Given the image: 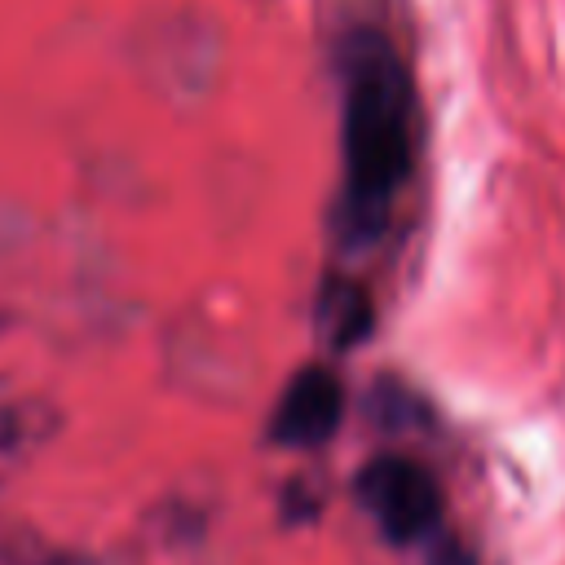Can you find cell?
Returning a JSON list of instances; mask_svg holds the SVG:
<instances>
[{"label": "cell", "mask_w": 565, "mask_h": 565, "mask_svg": "<svg viewBox=\"0 0 565 565\" xmlns=\"http://www.w3.org/2000/svg\"><path fill=\"white\" fill-rule=\"evenodd\" d=\"M411 124L415 106L406 71L380 35H358L344 75V194L358 230L380 225L406 181L415 154Z\"/></svg>", "instance_id": "obj_1"}, {"label": "cell", "mask_w": 565, "mask_h": 565, "mask_svg": "<svg viewBox=\"0 0 565 565\" xmlns=\"http://www.w3.org/2000/svg\"><path fill=\"white\" fill-rule=\"evenodd\" d=\"M358 499L393 543H415L437 525L441 490L437 481L402 455H380L358 472Z\"/></svg>", "instance_id": "obj_2"}, {"label": "cell", "mask_w": 565, "mask_h": 565, "mask_svg": "<svg viewBox=\"0 0 565 565\" xmlns=\"http://www.w3.org/2000/svg\"><path fill=\"white\" fill-rule=\"evenodd\" d=\"M344 415V388L331 371L322 366H305L278 397L274 411V441L282 446H313L327 441L335 433Z\"/></svg>", "instance_id": "obj_3"}, {"label": "cell", "mask_w": 565, "mask_h": 565, "mask_svg": "<svg viewBox=\"0 0 565 565\" xmlns=\"http://www.w3.org/2000/svg\"><path fill=\"white\" fill-rule=\"evenodd\" d=\"M327 313H335L331 331H335L340 344L358 340L362 327H366V300H362L358 287H331V291H327Z\"/></svg>", "instance_id": "obj_4"}]
</instances>
